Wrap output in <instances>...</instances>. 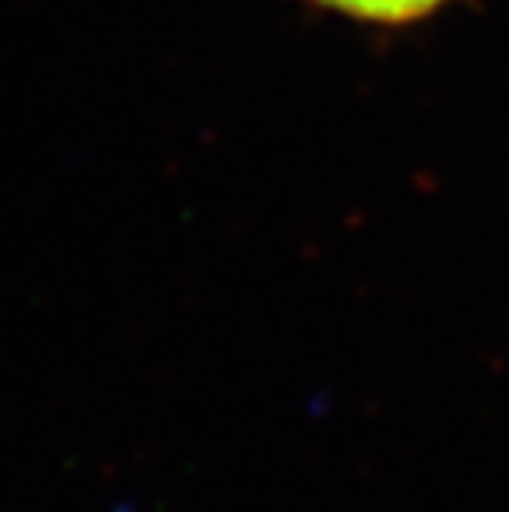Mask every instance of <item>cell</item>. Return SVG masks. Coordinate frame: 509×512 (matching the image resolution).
Listing matches in <instances>:
<instances>
[{"label": "cell", "mask_w": 509, "mask_h": 512, "mask_svg": "<svg viewBox=\"0 0 509 512\" xmlns=\"http://www.w3.org/2000/svg\"><path fill=\"white\" fill-rule=\"evenodd\" d=\"M328 7H338L344 14L367 17V20H410L427 14L440 0H321Z\"/></svg>", "instance_id": "1"}]
</instances>
